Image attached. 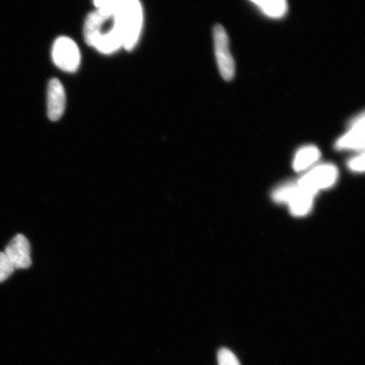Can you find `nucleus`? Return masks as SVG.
I'll return each mask as SVG.
<instances>
[{"instance_id":"nucleus-4","label":"nucleus","mask_w":365,"mask_h":365,"mask_svg":"<svg viewBox=\"0 0 365 365\" xmlns=\"http://www.w3.org/2000/svg\"><path fill=\"white\" fill-rule=\"evenodd\" d=\"M336 168L332 164H322L314 168L313 170L299 180L298 185L300 188L312 191L317 194L319 190L330 188L337 180Z\"/></svg>"},{"instance_id":"nucleus-2","label":"nucleus","mask_w":365,"mask_h":365,"mask_svg":"<svg viewBox=\"0 0 365 365\" xmlns=\"http://www.w3.org/2000/svg\"><path fill=\"white\" fill-rule=\"evenodd\" d=\"M214 52L219 72L227 81H232L235 75V63L230 50V39L221 25H216L213 29Z\"/></svg>"},{"instance_id":"nucleus-14","label":"nucleus","mask_w":365,"mask_h":365,"mask_svg":"<svg viewBox=\"0 0 365 365\" xmlns=\"http://www.w3.org/2000/svg\"><path fill=\"white\" fill-rule=\"evenodd\" d=\"M97 11L108 19H113L115 14V0H93Z\"/></svg>"},{"instance_id":"nucleus-15","label":"nucleus","mask_w":365,"mask_h":365,"mask_svg":"<svg viewBox=\"0 0 365 365\" xmlns=\"http://www.w3.org/2000/svg\"><path fill=\"white\" fill-rule=\"evenodd\" d=\"M15 272V268L7 258L6 254L0 252V282L6 281Z\"/></svg>"},{"instance_id":"nucleus-7","label":"nucleus","mask_w":365,"mask_h":365,"mask_svg":"<svg viewBox=\"0 0 365 365\" xmlns=\"http://www.w3.org/2000/svg\"><path fill=\"white\" fill-rule=\"evenodd\" d=\"M66 103V91L61 82L52 79L48 88V115L50 120L57 121L63 116Z\"/></svg>"},{"instance_id":"nucleus-13","label":"nucleus","mask_w":365,"mask_h":365,"mask_svg":"<svg viewBox=\"0 0 365 365\" xmlns=\"http://www.w3.org/2000/svg\"><path fill=\"white\" fill-rule=\"evenodd\" d=\"M297 185L287 184L274 191L272 198L277 203H289L296 192Z\"/></svg>"},{"instance_id":"nucleus-8","label":"nucleus","mask_w":365,"mask_h":365,"mask_svg":"<svg viewBox=\"0 0 365 365\" xmlns=\"http://www.w3.org/2000/svg\"><path fill=\"white\" fill-rule=\"evenodd\" d=\"M91 47H93L98 52L104 54H110L123 48V38L120 30L114 23L110 29L103 31L93 41Z\"/></svg>"},{"instance_id":"nucleus-10","label":"nucleus","mask_w":365,"mask_h":365,"mask_svg":"<svg viewBox=\"0 0 365 365\" xmlns=\"http://www.w3.org/2000/svg\"><path fill=\"white\" fill-rule=\"evenodd\" d=\"M113 19H108V18L103 16L102 14L97 11L89 14L84 24V38L86 43L91 46L93 41L105 31L103 30L105 23Z\"/></svg>"},{"instance_id":"nucleus-11","label":"nucleus","mask_w":365,"mask_h":365,"mask_svg":"<svg viewBox=\"0 0 365 365\" xmlns=\"http://www.w3.org/2000/svg\"><path fill=\"white\" fill-rule=\"evenodd\" d=\"M321 158V152L314 145H307L297 152L294 159V168L297 172L308 170Z\"/></svg>"},{"instance_id":"nucleus-12","label":"nucleus","mask_w":365,"mask_h":365,"mask_svg":"<svg viewBox=\"0 0 365 365\" xmlns=\"http://www.w3.org/2000/svg\"><path fill=\"white\" fill-rule=\"evenodd\" d=\"M264 16L272 19H280L284 17L287 11V0H250Z\"/></svg>"},{"instance_id":"nucleus-18","label":"nucleus","mask_w":365,"mask_h":365,"mask_svg":"<svg viewBox=\"0 0 365 365\" xmlns=\"http://www.w3.org/2000/svg\"><path fill=\"white\" fill-rule=\"evenodd\" d=\"M130 0H115V4H116V11L118 10V9L121 8L123 6H125V4L129 2ZM115 15V14H114Z\"/></svg>"},{"instance_id":"nucleus-9","label":"nucleus","mask_w":365,"mask_h":365,"mask_svg":"<svg viewBox=\"0 0 365 365\" xmlns=\"http://www.w3.org/2000/svg\"><path fill=\"white\" fill-rule=\"evenodd\" d=\"M316 195L312 192V191L300 188L297 185L296 192L289 200V202L287 203L289 205L291 213L295 217L307 215L312 208L314 198Z\"/></svg>"},{"instance_id":"nucleus-1","label":"nucleus","mask_w":365,"mask_h":365,"mask_svg":"<svg viewBox=\"0 0 365 365\" xmlns=\"http://www.w3.org/2000/svg\"><path fill=\"white\" fill-rule=\"evenodd\" d=\"M113 21L120 30L123 48L130 51L135 47L143 24V10L139 0H130L118 9Z\"/></svg>"},{"instance_id":"nucleus-6","label":"nucleus","mask_w":365,"mask_h":365,"mask_svg":"<svg viewBox=\"0 0 365 365\" xmlns=\"http://www.w3.org/2000/svg\"><path fill=\"white\" fill-rule=\"evenodd\" d=\"M365 117L362 112L356 117L349 130L336 141V148L339 150H364Z\"/></svg>"},{"instance_id":"nucleus-5","label":"nucleus","mask_w":365,"mask_h":365,"mask_svg":"<svg viewBox=\"0 0 365 365\" xmlns=\"http://www.w3.org/2000/svg\"><path fill=\"white\" fill-rule=\"evenodd\" d=\"M4 253L6 254L15 270L31 267V245L24 235H17L14 237Z\"/></svg>"},{"instance_id":"nucleus-16","label":"nucleus","mask_w":365,"mask_h":365,"mask_svg":"<svg viewBox=\"0 0 365 365\" xmlns=\"http://www.w3.org/2000/svg\"><path fill=\"white\" fill-rule=\"evenodd\" d=\"M217 360L218 365H241L235 354L225 348L218 351Z\"/></svg>"},{"instance_id":"nucleus-17","label":"nucleus","mask_w":365,"mask_h":365,"mask_svg":"<svg viewBox=\"0 0 365 365\" xmlns=\"http://www.w3.org/2000/svg\"><path fill=\"white\" fill-rule=\"evenodd\" d=\"M349 167L351 170L355 172H364V154H360L350 160Z\"/></svg>"},{"instance_id":"nucleus-3","label":"nucleus","mask_w":365,"mask_h":365,"mask_svg":"<svg viewBox=\"0 0 365 365\" xmlns=\"http://www.w3.org/2000/svg\"><path fill=\"white\" fill-rule=\"evenodd\" d=\"M52 58L56 66L66 72H75L81 63L78 46L67 36H61L54 42Z\"/></svg>"}]
</instances>
